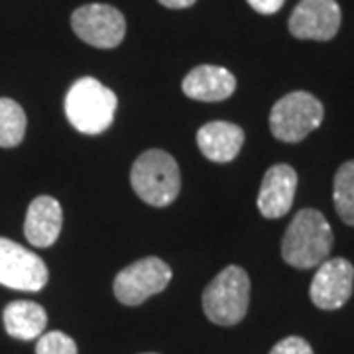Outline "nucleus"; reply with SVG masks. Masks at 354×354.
Wrapping results in <instances>:
<instances>
[{
    "mask_svg": "<svg viewBox=\"0 0 354 354\" xmlns=\"http://www.w3.org/2000/svg\"><path fill=\"white\" fill-rule=\"evenodd\" d=\"M335 234L317 209H301L291 218L281 241V258L297 270H311L329 258Z\"/></svg>",
    "mask_w": 354,
    "mask_h": 354,
    "instance_id": "nucleus-1",
    "label": "nucleus"
},
{
    "mask_svg": "<svg viewBox=\"0 0 354 354\" xmlns=\"http://www.w3.org/2000/svg\"><path fill=\"white\" fill-rule=\"evenodd\" d=\"M118 99L95 77H81L65 95V116L75 130L97 136L109 130Z\"/></svg>",
    "mask_w": 354,
    "mask_h": 354,
    "instance_id": "nucleus-2",
    "label": "nucleus"
},
{
    "mask_svg": "<svg viewBox=\"0 0 354 354\" xmlns=\"http://www.w3.org/2000/svg\"><path fill=\"white\" fill-rule=\"evenodd\" d=\"M130 183L140 199L152 207H167L181 189V176L174 156L164 150L140 153L132 165Z\"/></svg>",
    "mask_w": 354,
    "mask_h": 354,
    "instance_id": "nucleus-3",
    "label": "nucleus"
},
{
    "mask_svg": "<svg viewBox=\"0 0 354 354\" xmlns=\"http://www.w3.org/2000/svg\"><path fill=\"white\" fill-rule=\"evenodd\" d=\"M250 278L241 266H227L203 291V311L215 325L232 327L246 317Z\"/></svg>",
    "mask_w": 354,
    "mask_h": 354,
    "instance_id": "nucleus-4",
    "label": "nucleus"
},
{
    "mask_svg": "<svg viewBox=\"0 0 354 354\" xmlns=\"http://www.w3.org/2000/svg\"><path fill=\"white\" fill-rule=\"evenodd\" d=\"M323 102L307 91H293L281 97L270 113V130L276 140L295 144L321 127Z\"/></svg>",
    "mask_w": 354,
    "mask_h": 354,
    "instance_id": "nucleus-5",
    "label": "nucleus"
},
{
    "mask_svg": "<svg viewBox=\"0 0 354 354\" xmlns=\"http://www.w3.org/2000/svg\"><path fill=\"white\" fill-rule=\"evenodd\" d=\"M169 281H171V268L164 260L148 256L127 266L114 278L113 290L120 304L134 307L144 304L156 293L164 291Z\"/></svg>",
    "mask_w": 354,
    "mask_h": 354,
    "instance_id": "nucleus-6",
    "label": "nucleus"
},
{
    "mask_svg": "<svg viewBox=\"0 0 354 354\" xmlns=\"http://www.w3.org/2000/svg\"><path fill=\"white\" fill-rule=\"evenodd\" d=\"M71 28L93 48L111 50L120 46L127 34V20L120 10L109 4H85L71 16Z\"/></svg>",
    "mask_w": 354,
    "mask_h": 354,
    "instance_id": "nucleus-7",
    "label": "nucleus"
},
{
    "mask_svg": "<svg viewBox=\"0 0 354 354\" xmlns=\"http://www.w3.org/2000/svg\"><path fill=\"white\" fill-rule=\"evenodd\" d=\"M48 266L38 254L0 236V286L18 291H39L48 283Z\"/></svg>",
    "mask_w": 354,
    "mask_h": 354,
    "instance_id": "nucleus-8",
    "label": "nucleus"
},
{
    "mask_svg": "<svg viewBox=\"0 0 354 354\" xmlns=\"http://www.w3.org/2000/svg\"><path fill=\"white\" fill-rule=\"evenodd\" d=\"M354 290V266L344 258H327L313 276L309 295L315 307L335 311L351 299Z\"/></svg>",
    "mask_w": 354,
    "mask_h": 354,
    "instance_id": "nucleus-9",
    "label": "nucleus"
},
{
    "mask_svg": "<svg viewBox=\"0 0 354 354\" xmlns=\"http://www.w3.org/2000/svg\"><path fill=\"white\" fill-rule=\"evenodd\" d=\"M341 6L337 0H301L290 16V32L297 39L329 41L341 28Z\"/></svg>",
    "mask_w": 354,
    "mask_h": 354,
    "instance_id": "nucleus-10",
    "label": "nucleus"
},
{
    "mask_svg": "<svg viewBox=\"0 0 354 354\" xmlns=\"http://www.w3.org/2000/svg\"><path fill=\"white\" fill-rule=\"evenodd\" d=\"M297 171L288 164L272 165L262 179L258 193V211L266 218H281L288 215L295 199Z\"/></svg>",
    "mask_w": 354,
    "mask_h": 354,
    "instance_id": "nucleus-11",
    "label": "nucleus"
},
{
    "mask_svg": "<svg viewBox=\"0 0 354 354\" xmlns=\"http://www.w3.org/2000/svg\"><path fill=\"white\" fill-rule=\"evenodd\" d=\"M64 225V211L57 199L41 195L30 203L26 213V241L36 248H48L57 241Z\"/></svg>",
    "mask_w": 354,
    "mask_h": 354,
    "instance_id": "nucleus-12",
    "label": "nucleus"
},
{
    "mask_svg": "<svg viewBox=\"0 0 354 354\" xmlns=\"http://www.w3.org/2000/svg\"><path fill=\"white\" fill-rule=\"evenodd\" d=\"M183 93L203 102H218L228 99L236 88V77L218 65H199L183 79Z\"/></svg>",
    "mask_w": 354,
    "mask_h": 354,
    "instance_id": "nucleus-13",
    "label": "nucleus"
},
{
    "mask_svg": "<svg viewBox=\"0 0 354 354\" xmlns=\"http://www.w3.org/2000/svg\"><path fill=\"white\" fill-rule=\"evenodd\" d=\"M244 144V130L232 122L215 120L199 128L197 132V146L201 153L216 164L232 162Z\"/></svg>",
    "mask_w": 354,
    "mask_h": 354,
    "instance_id": "nucleus-14",
    "label": "nucleus"
},
{
    "mask_svg": "<svg viewBox=\"0 0 354 354\" xmlns=\"http://www.w3.org/2000/svg\"><path fill=\"white\" fill-rule=\"evenodd\" d=\"M6 333L20 341H34L44 335L48 325V313L34 301H12L4 307L2 313Z\"/></svg>",
    "mask_w": 354,
    "mask_h": 354,
    "instance_id": "nucleus-15",
    "label": "nucleus"
},
{
    "mask_svg": "<svg viewBox=\"0 0 354 354\" xmlns=\"http://www.w3.org/2000/svg\"><path fill=\"white\" fill-rule=\"evenodd\" d=\"M333 201H335V211L341 216L342 223L354 227V160L344 162L335 174Z\"/></svg>",
    "mask_w": 354,
    "mask_h": 354,
    "instance_id": "nucleus-16",
    "label": "nucleus"
},
{
    "mask_svg": "<svg viewBox=\"0 0 354 354\" xmlns=\"http://www.w3.org/2000/svg\"><path fill=\"white\" fill-rule=\"evenodd\" d=\"M26 134L24 109L12 99H0V148L18 146Z\"/></svg>",
    "mask_w": 354,
    "mask_h": 354,
    "instance_id": "nucleus-17",
    "label": "nucleus"
},
{
    "mask_svg": "<svg viewBox=\"0 0 354 354\" xmlns=\"http://www.w3.org/2000/svg\"><path fill=\"white\" fill-rule=\"evenodd\" d=\"M36 354H77V344L62 330H50L36 342Z\"/></svg>",
    "mask_w": 354,
    "mask_h": 354,
    "instance_id": "nucleus-18",
    "label": "nucleus"
},
{
    "mask_svg": "<svg viewBox=\"0 0 354 354\" xmlns=\"http://www.w3.org/2000/svg\"><path fill=\"white\" fill-rule=\"evenodd\" d=\"M270 354H313V348L301 337H288V339L279 341L270 351Z\"/></svg>",
    "mask_w": 354,
    "mask_h": 354,
    "instance_id": "nucleus-19",
    "label": "nucleus"
},
{
    "mask_svg": "<svg viewBox=\"0 0 354 354\" xmlns=\"http://www.w3.org/2000/svg\"><path fill=\"white\" fill-rule=\"evenodd\" d=\"M256 12L260 14H276L283 6L286 0H246Z\"/></svg>",
    "mask_w": 354,
    "mask_h": 354,
    "instance_id": "nucleus-20",
    "label": "nucleus"
},
{
    "mask_svg": "<svg viewBox=\"0 0 354 354\" xmlns=\"http://www.w3.org/2000/svg\"><path fill=\"white\" fill-rule=\"evenodd\" d=\"M160 4H164L165 8H174V10H181V8H189L197 0H158Z\"/></svg>",
    "mask_w": 354,
    "mask_h": 354,
    "instance_id": "nucleus-21",
    "label": "nucleus"
},
{
    "mask_svg": "<svg viewBox=\"0 0 354 354\" xmlns=\"http://www.w3.org/2000/svg\"><path fill=\"white\" fill-rule=\"evenodd\" d=\"M148 354H152V353H148Z\"/></svg>",
    "mask_w": 354,
    "mask_h": 354,
    "instance_id": "nucleus-22",
    "label": "nucleus"
}]
</instances>
